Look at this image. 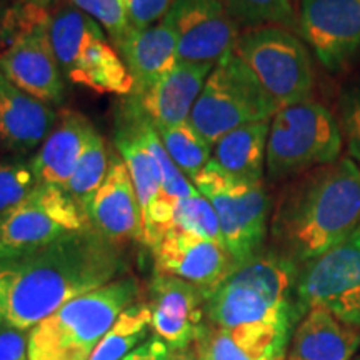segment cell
Segmentation results:
<instances>
[{
    "label": "cell",
    "instance_id": "obj_35",
    "mask_svg": "<svg viewBox=\"0 0 360 360\" xmlns=\"http://www.w3.org/2000/svg\"><path fill=\"white\" fill-rule=\"evenodd\" d=\"M0 360H30L24 330L0 327Z\"/></svg>",
    "mask_w": 360,
    "mask_h": 360
},
{
    "label": "cell",
    "instance_id": "obj_6",
    "mask_svg": "<svg viewBox=\"0 0 360 360\" xmlns=\"http://www.w3.org/2000/svg\"><path fill=\"white\" fill-rule=\"evenodd\" d=\"M49 25V7L13 4L0 42V72L29 96L49 105H58L64 102L65 84Z\"/></svg>",
    "mask_w": 360,
    "mask_h": 360
},
{
    "label": "cell",
    "instance_id": "obj_12",
    "mask_svg": "<svg viewBox=\"0 0 360 360\" xmlns=\"http://www.w3.org/2000/svg\"><path fill=\"white\" fill-rule=\"evenodd\" d=\"M297 300L302 314L327 309L350 326H360V227L340 244L299 267Z\"/></svg>",
    "mask_w": 360,
    "mask_h": 360
},
{
    "label": "cell",
    "instance_id": "obj_5",
    "mask_svg": "<svg viewBox=\"0 0 360 360\" xmlns=\"http://www.w3.org/2000/svg\"><path fill=\"white\" fill-rule=\"evenodd\" d=\"M49 11V32L64 77L98 94L132 96V77L105 30L70 0H57Z\"/></svg>",
    "mask_w": 360,
    "mask_h": 360
},
{
    "label": "cell",
    "instance_id": "obj_15",
    "mask_svg": "<svg viewBox=\"0 0 360 360\" xmlns=\"http://www.w3.org/2000/svg\"><path fill=\"white\" fill-rule=\"evenodd\" d=\"M207 294L182 278L157 272L148 283V307L155 335L172 350L192 345L205 323Z\"/></svg>",
    "mask_w": 360,
    "mask_h": 360
},
{
    "label": "cell",
    "instance_id": "obj_30",
    "mask_svg": "<svg viewBox=\"0 0 360 360\" xmlns=\"http://www.w3.org/2000/svg\"><path fill=\"white\" fill-rule=\"evenodd\" d=\"M170 231L188 232L193 233V236L209 238V240H214L217 244L224 245L217 214H215L209 199L202 195L200 192H197L195 195L184 197V199H179L175 202Z\"/></svg>",
    "mask_w": 360,
    "mask_h": 360
},
{
    "label": "cell",
    "instance_id": "obj_23",
    "mask_svg": "<svg viewBox=\"0 0 360 360\" xmlns=\"http://www.w3.org/2000/svg\"><path fill=\"white\" fill-rule=\"evenodd\" d=\"M289 337L270 328L225 330L205 322L193 345L199 360H270L285 354Z\"/></svg>",
    "mask_w": 360,
    "mask_h": 360
},
{
    "label": "cell",
    "instance_id": "obj_14",
    "mask_svg": "<svg viewBox=\"0 0 360 360\" xmlns=\"http://www.w3.org/2000/svg\"><path fill=\"white\" fill-rule=\"evenodd\" d=\"M165 19L177 35L179 62L215 65L240 35L220 0H174Z\"/></svg>",
    "mask_w": 360,
    "mask_h": 360
},
{
    "label": "cell",
    "instance_id": "obj_16",
    "mask_svg": "<svg viewBox=\"0 0 360 360\" xmlns=\"http://www.w3.org/2000/svg\"><path fill=\"white\" fill-rule=\"evenodd\" d=\"M152 252L155 272L191 282L205 294L237 267L222 244L188 232H167Z\"/></svg>",
    "mask_w": 360,
    "mask_h": 360
},
{
    "label": "cell",
    "instance_id": "obj_36",
    "mask_svg": "<svg viewBox=\"0 0 360 360\" xmlns=\"http://www.w3.org/2000/svg\"><path fill=\"white\" fill-rule=\"evenodd\" d=\"M122 360H172V350L159 337H152Z\"/></svg>",
    "mask_w": 360,
    "mask_h": 360
},
{
    "label": "cell",
    "instance_id": "obj_31",
    "mask_svg": "<svg viewBox=\"0 0 360 360\" xmlns=\"http://www.w3.org/2000/svg\"><path fill=\"white\" fill-rule=\"evenodd\" d=\"M30 160H0V222L39 186Z\"/></svg>",
    "mask_w": 360,
    "mask_h": 360
},
{
    "label": "cell",
    "instance_id": "obj_38",
    "mask_svg": "<svg viewBox=\"0 0 360 360\" xmlns=\"http://www.w3.org/2000/svg\"><path fill=\"white\" fill-rule=\"evenodd\" d=\"M172 360H199L195 345L192 344V345H188V347L182 349V350H174Z\"/></svg>",
    "mask_w": 360,
    "mask_h": 360
},
{
    "label": "cell",
    "instance_id": "obj_27",
    "mask_svg": "<svg viewBox=\"0 0 360 360\" xmlns=\"http://www.w3.org/2000/svg\"><path fill=\"white\" fill-rule=\"evenodd\" d=\"M155 129L170 159L191 182L212 160L214 147L202 137L191 120L179 125H155Z\"/></svg>",
    "mask_w": 360,
    "mask_h": 360
},
{
    "label": "cell",
    "instance_id": "obj_18",
    "mask_svg": "<svg viewBox=\"0 0 360 360\" xmlns=\"http://www.w3.org/2000/svg\"><path fill=\"white\" fill-rule=\"evenodd\" d=\"M114 47L132 77V96H141L179 64L177 35L165 17L142 30L130 27Z\"/></svg>",
    "mask_w": 360,
    "mask_h": 360
},
{
    "label": "cell",
    "instance_id": "obj_10",
    "mask_svg": "<svg viewBox=\"0 0 360 360\" xmlns=\"http://www.w3.org/2000/svg\"><path fill=\"white\" fill-rule=\"evenodd\" d=\"M233 51L254 72L278 110L307 102L314 90V67L302 39L281 25H260L238 35Z\"/></svg>",
    "mask_w": 360,
    "mask_h": 360
},
{
    "label": "cell",
    "instance_id": "obj_11",
    "mask_svg": "<svg viewBox=\"0 0 360 360\" xmlns=\"http://www.w3.org/2000/svg\"><path fill=\"white\" fill-rule=\"evenodd\" d=\"M87 215L62 188L39 184L0 222V264L45 247L89 227Z\"/></svg>",
    "mask_w": 360,
    "mask_h": 360
},
{
    "label": "cell",
    "instance_id": "obj_17",
    "mask_svg": "<svg viewBox=\"0 0 360 360\" xmlns=\"http://www.w3.org/2000/svg\"><path fill=\"white\" fill-rule=\"evenodd\" d=\"M90 227L119 245L143 240L142 214L129 169L119 152H110L109 172L85 207Z\"/></svg>",
    "mask_w": 360,
    "mask_h": 360
},
{
    "label": "cell",
    "instance_id": "obj_34",
    "mask_svg": "<svg viewBox=\"0 0 360 360\" xmlns=\"http://www.w3.org/2000/svg\"><path fill=\"white\" fill-rule=\"evenodd\" d=\"M124 2L130 27L142 30L159 24L167 15L174 0H124Z\"/></svg>",
    "mask_w": 360,
    "mask_h": 360
},
{
    "label": "cell",
    "instance_id": "obj_26",
    "mask_svg": "<svg viewBox=\"0 0 360 360\" xmlns=\"http://www.w3.org/2000/svg\"><path fill=\"white\" fill-rule=\"evenodd\" d=\"M152 328V312L147 302H134L117 317L107 334L98 342L90 360H122L141 347Z\"/></svg>",
    "mask_w": 360,
    "mask_h": 360
},
{
    "label": "cell",
    "instance_id": "obj_41",
    "mask_svg": "<svg viewBox=\"0 0 360 360\" xmlns=\"http://www.w3.org/2000/svg\"><path fill=\"white\" fill-rule=\"evenodd\" d=\"M270 360H285V354H278L276 357H272Z\"/></svg>",
    "mask_w": 360,
    "mask_h": 360
},
{
    "label": "cell",
    "instance_id": "obj_4",
    "mask_svg": "<svg viewBox=\"0 0 360 360\" xmlns=\"http://www.w3.org/2000/svg\"><path fill=\"white\" fill-rule=\"evenodd\" d=\"M141 297L137 278L124 276L77 297L30 328V360H90L98 342Z\"/></svg>",
    "mask_w": 360,
    "mask_h": 360
},
{
    "label": "cell",
    "instance_id": "obj_24",
    "mask_svg": "<svg viewBox=\"0 0 360 360\" xmlns=\"http://www.w3.org/2000/svg\"><path fill=\"white\" fill-rule=\"evenodd\" d=\"M270 120L245 124L225 134L214 146L212 160L237 179L264 180Z\"/></svg>",
    "mask_w": 360,
    "mask_h": 360
},
{
    "label": "cell",
    "instance_id": "obj_37",
    "mask_svg": "<svg viewBox=\"0 0 360 360\" xmlns=\"http://www.w3.org/2000/svg\"><path fill=\"white\" fill-rule=\"evenodd\" d=\"M13 4H15V0H0V42H2L4 32H6L8 13H11Z\"/></svg>",
    "mask_w": 360,
    "mask_h": 360
},
{
    "label": "cell",
    "instance_id": "obj_22",
    "mask_svg": "<svg viewBox=\"0 0 360 360\" xmlns=\"http://www.w3.org/2000/svg\"><path fill=\"white\" fill-rule=\"evenodd\" d=\"M359 347L357 328L327 309L314 307L297 323L285 360H352Z\"/></svg>",
    "mask_w": 360,
    "mask_h": 360
},
{
    "label": "cell",
    "instance_id": "obj_42",
    "mask_svg": "<svg viewBox=\"0 0 360 360\" xmlns=\"http://www.w3.org/2000/svg\"><path fill=\"white\" fill-rule=\"evenodd\" d=\"M352 360H360V357H357V359H352Z\"/></svg>",
    "mask_w": 360,
    "mask_h": 360
},
{
    "label": "cell",
    "instance_id": "obj_33",
    "mask_svg": "<svg viewBox=\"0 0 360 360\" xmlns=\"http://www.w3.org/2000/svg\"><path fill=\"white\" fill-rule=\"evenodd\" d=\"M79 11L92 17L105 30L112 44H117L129 32L130 24L124 0H70Z\"/></svg>",
    "mask_w": 360,
    "mask_h": 360
},
{
    "label": "cell",
    "instance_id": "obj_32",
    "mask_svg": "<svg viewBox=\"0 0 360 360\" xmlns=\"http://www.w3.org/2000/svg\"><path fill=\"white\" fill-rule=\"evenodd\" d=\"M335 119L349 157L360 167V82L350 84L342 90Z\"/></svg>",
    "mask_w": 360,
    "mask_h": 360
},
{
    "label": "cell",
    "instance_id": "obj_29",
    "mask_svg": "<svg viewBox=\"0 0 360 360\" xmlns=\"http://www.w3.org/2000/svg\"><path fill=\"white\" fill-rule=\"evenodd\" d=\"M238 27L281 25L297 30V12L292 0H220Z\"/></svg>",
    "mask_w": 360,
    "mask_h": 360
},
{
    "label": "cell",
    "instance_id": "obj_3",
    "mask_svg": "<svg viewBox=\"0 0 360 360\" xmlns=\"http://www.w3.org/2000/svg\"><path fill=\"white\" fill-rule=\"evenodd\" d=\"M297 277L295 262L276 250H260L207 294L205 322L225 330L276 328L290 334L304 317Z\"/></svg>",
    "mask_w": 360,
    "mask_h": 360
},
{
    "label": "cell",
    "instance_id": "obj_39",
    "mask_svg": "<svg viewBox=\"0 0 360 360\" xmlns=\"http://www.w3.org/2000/svg\"><path fill=\"white\" fill-rule=\"evenodd\" d=\"M15 2H19V4H37V6H42V2H40V0H15Z\"/></svg>",
    "mask_w": 360,
    "mask_h": 360
},
{
    "label": "cell",
    "instance_id": "obj_13",
    "mask_svg": "<svg viewBox=\"0 0 360 360\" xmlns=\"http://www.w3.org/2000/svg\"><path fill=\"white\" fill-rule=\"evenodd\" d=\"M297 32L328 72L344 70L360 52V0H300Z\"/></svg>",
    "mask_w": 360,
    "mask_h": 360
},
{
    "label": "cell",
    "instance_id": "obj_7",
    "mask_svg": "<svg viewBox=\"0 0 360 360\" xmlns=\"http://www.w3.org/2000/svg\"><path fill=\"white\" fill-rule=\"evenodd\" d=\"M335 115L319 102L282 107L270 120L265 170L270 180L292 179L340 159Z\"/></svg>",
    "mask_w": 360,
    "mask_h": 360
},
{
    "label": "cell",
    "instance_id": "obj_25",
    "mask_svg": "<svg viewBox=\"0 0 360 360\" xmlns=\"http://www.w3.org/2000/svg\"><path fill=\"white\" fill-rule=\"evenodd\" d=\"M115 147L125 165H127L130 179H132L135 192H137L139 205H141L142 225L160 199L162 177L154 157L147 147L139 141V137L130 129L120 115L115 122ZM143 229V227H142Z\"/></svg>",
    "mask_w": 360,
    "mask_h": 360
},
{
    "label": "cell",
    "instance_id": "obj_19",
    "mask_svg": "<svg viewBox=\"0 0 360 360\" xmlns=\"http://www.w3.org/2000/svg\"><path fill=\"white\" fill-rule=\"evenodd\" d=\"M58 119L52 105L15 87L0 72V146L32 152L42 146Z\"/></svg>",
    "mask_w": 360,
    "mask_h": 360
},
{
    "label": "cell",
    "instance_id": "obj_40",
    "mask_svg": "<svg viewBox=\"0 0 360 360\" xmlns=\"http://www.w3.org/2000/svg\"><path fill=\"white\" fill-rule=\"evenodd\" d=\"M40 2H42L44 7H51L53 2H57V0H40Z\"/></svg>",
    "mask_w": 360,
    "mask_h": 360
},
{
    "label": "cell",
    "instance_id": "obj_20",
    "mask_svg": "<svg viewBox=\"0 0 360 360\" xmlns=\"http://www.w3.org/2000/svg\"><path fill=\"white\" fill-rule=\"evenodd\" d=\"M96 130L94 124L80 112L62 110L51 134L39 147L34 159H30L39 182L64 191Z\"/></svg>",
    "mask_w": 360,
    "mask_h": 360
},
{
    "label": "cell",
    "instance_id": "obj_8",
    "mask_svg": "<svg viewBox=\"0 0 360 360\" xmlns=\"http://www.w3.org/2000/svg\"><path fill=\"white\" fill-rule=\"evenodd\" d=\"M278 107L236 51L214 65L191 114V122L210 146L231 130L272 119Z\"/></svg>",
    "mask_w": 360,
    "mask_h": 360
},
{
    "label": "cell",
    "instance_id": "obj_21",
    "mask_svg": "<svg viewBox=\"0 0 360 360\" xmlns=\"http://www.w3.org/2000/svg\"><path fill=\"white\" fill-rule=\"evenodd\" d=\"M210 64L179 62L150 89L132 96L155 125H179L191 119L205 80L212 72Z\"/></svg>",
    "mask_w": 360,
    "mask_h": 360
},
{
    "label": "cell",
    "instance_id": "obj_9",
    "mask_svg": "<svg viewBox=\"0 0 360 360\" xmlns=\"http://www.w3.org/2000/svg\"><path fill=\"white\" fill-rule=\"evenodd\" d=\"M219 217L224 245L237 265L257 255L269 231L272 200L264 180L250 182L227 174L210 160L192 180Z\"/></svg>",
    "mask_w": 360,
    "mask_h": 360
},
{
    "label": "cell",
    "instance_id": "obj_28",
    "mask_svg": "<svg viewBox=\"0 0 360 360\" xmlns=\"http://www.w3.org/2000/svg\"><path fill=\"white\" fill-rule=\"evenodd\" d=\"M110 164V150L105 146V141L101 134L94 132L82 157H80L75 172L72 175L69 184L64 191L82 207L85 212V207L94 197V193L102 186L103 179L109 172Z\"/></svg>",
    "mask_w": 360,
    "mask_h": 360
},
{
    "label": "cell",
    "instance_id": "obj_2",
    "mask_svg": "<svg viewBox=\"0 0 360 360\" xmlns=\"http://www.w3.org/2000/svg\"><path fill=\"white\" fill-rule=\"evenodd\" d=\"M359 227L360 167L350 157H340L285 184L270 219L272 250L300 267Z\"/></svg>",
    "mask_w": 360,
    "mask_h": 360
},
{
    "label": "cell",
    "instance_id": "obj_1",
    "mask_svg": "<svg viewBox=\"0 0 360 360\" xmlns=\"http://www.w3.org/2000/svg\"><path fill=\"white\" fill-rule=\"evenodd\" d=\"M124 245L94 227L0 264V327L30 330L62 305L127 272Z\"/></svg>",
    "mask_w": 360,
    "mask_h": 360
}]
</instances>
